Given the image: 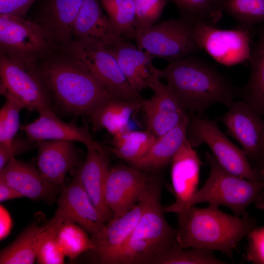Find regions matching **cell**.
I'll use <instances>...</instances> for the list:
<instances>
[{
	"label": "cell",
	"mask_w": 264,
	"mask_h": 264,
	"mask_svg": "<svg viewBox=\"0 0 264 264\" xmlns=\"http://www.w3.org/2000/svg\"><path fill=\"white\" fill-rule=\"evenodd\" d=\"M219 206L209 203L203 208L164 206V212L177 215L178 246L219 251L232 258L234 249L257 226V221L248 214L242 217L227 214Z\"/></svg>",
	"instance_id": "6da1fadb"
},
{
	"label": "cell",
	"mask_w": 264,
	"mask_h": 264,
	"mask_svg": "<svg viewBox=\"0 0 264 264\" xmlns=\"http://www.w3.org/2000/svg\"><path fill=\"white\" fill-rule=\"evenodd\" d=\"M162 77L185 110L199 116L214 105L229 107L239 94V88L217 68L191 56L170 61L161 70Z\"/></svg>",
	"instance_id": "7a4b0ae2"
},
{
	"label": "cell",
	"mask_w": 264,
	"mask_h": 264,
	"mask_svg": "<svg viewBox=\"0 0 264 264\" xmlns=\"http://www.w3.org/2000/svg\"><path fill=\"white\" fill-rule=\"evenodd\" d=\"M39 71L57 103L72 114L89 116L113 98L85 67L72 58L48 62Z\"/></svg>",
	"instance_id": "3957f363"
},
{
	"label": "cell",
	"mask_w": 264,
	"mask_h": 264,
	"mask_svg": "<svg viewBox=\"0 0 264 264\" xmlns=\"http://www.w3.org/2000/svg\"><path fill=\"white\" fill-rule=\"evenodd\" d=\"M160 188L154 179L144 210L113 264H151L161 252L177 244L176 230L168 223L164 216Z\"/></svg>",
	"instance_id": "277c9868"
},
{
	"label": "cell",
	"mask_w": 264,
	"mask_h": 264,
	"mask_svg": "<svg viewBox=\"0 0 264 264\" xmlns=\"http://www.w3.org/2000/svg\"><path fill=\"white\" fill-rule=\"evenodd\" d=\"M205 156L210 173L204 185L191 199L190 206L205 202L224 205L237 217L247 215L246 209L251 204L264 209L263 181L250 180L229 173L210 152H206Z\"/></svg>",
	"instance_id": "5b68a950"
},
{
	"label": "cell",
	"mask_w": 264,
	"mask_h": 264,
	"mask_svg": "<svg viewBox=\"0 0 264 264\" xmlns=\"http://www.w3.org/2000/svg\"><path fill=\"white\" fill-rule=\"evenodd\" d=\"M0 93L9 95L23 108L39 113L51 107L49 91L35 65V59L0 53Z\"/></svg>",
	"instance_id": "8992f818"
},
{
	"label": "cell",
	"mask_w": 264,
	"mask_h": 264,
	"mask_svg": "<svg viewBox=\"0 0 264 264\" xmlns=\"http://www.w3.org/2000/svg\"><path fill=\"white\" fill-rule=\"evenodd\" d=\"M61 49L85 67L114 99L141 102L140 92L129 83L105 46L92 41L73 40Z\"/></svg>",
	"instance_id": "52a82bcc"
},
{
	"label": "cell",
	"mask_w": 264,
	"mask_h": 264,
	"mask_svg": "<svg viewBox=\"0 0 264 264\" xmlns=\"http://www.w3.org/2000/svg\"><path fill=\"white\" fill-rule=\"evenodd\" d=\"M186 138L195 147L205 144L216 160L229 173L247 179L263 181L262 174L249 162L242 149L232 143L214 121L190 113Z\"/></svg>",
	"instance_id": "ba28073f"
},
{
	"label": "cell",
	"mask_w": 264,
	"mask_h": 264,
	"mask_svg": "<svg viewBox=\"0 0 264 264\" xmlns=\"http://www.w3.org/2000/svg\"><path fill=\"white\" fill-rule=\"evenodd\" d=\"M194 24L182 17L154 24L136 34L137 46L153 58L169 62L191 56L200 50L194 37Z\"/></svg>",
	"instance_id": "9c48e42d"
},
{
	"label": "cell",
	"mask_w": 264,
	"mask_h": 264,
	"mask_svg": "<svg viewBox=\"0 0 264 264\" xmlns=\"http://www.w3.org/2000/svg\"><path fill=\"white\" fill-rule=\"evenodd\" d=\"M220 120L241 145L250 165L264 170V119L243 100L234 101Z\"/></svg>",
	"instance_id": "30bf717a"
},
{
	"label": "cell",
	"mask_w": 264,
	"mask_h": 264,
	"mask_svg": "<svg viewBox=\"0 0 264 264\" xmlns=\"http://www.w3.org/2000/svg\"><path fill=\"white\" fill-rule=\"evenodd\" d=\"M215 25L201 22L194 23V35L200 50L226 66L249 61L252 49L250 29L240 27L222 29Z\"/></svg>",
	"instance_id": "8fae6325"
},
{
	"label": "cell",
	"mask_w": 264,
	"mask_h": 264,
	"mask_svg": "<svg viewBox=\"0 0 264 264\" xmlns=\"http://www.w3.org/2000/svg\"><path fill=\"white\" fill-rule=\"evenodd\" d=\"M51 44L39 22L23 17L0 14V53L35 59Z\"/></svg>",
	"instance_id": "7c38bea8"
},
{
	"label": "cell",
	"mask_w": 264,
	"mask_h": 264,
	"mask_svg": "<svg viewBox=\"0 0 264 264\" xmlns=\"http://www.w3.org/2000/svg\"><path fill=\"white\" fill-rule=\"evenodd\" d=\"M154 179L135 167L118 165L110 168L107 178L104 198L113 218L131 210L144 197Z\"/></svg>",
	"instance_id": "4fadbf2b"
},
{
	"label": "cell",
	"mask_w": 264,
	"mask_h": 264,
	"mask_svg": "<svg viewBox=\"0 0 264 264\" xmlns=\"http://www.w3.org/2000/svg\"><path fill=\"white\" fill-rule=\"evenodd\" d=\"M161 78V70L151 82L150 88L154 92L153 96L141 102L147 130L156 137L173 129L190 115L172 88L160 81Z\"/></svg>",
	"instance_id": "5bb4252c"
},
{
	"label": "cell",
	"mask_w": 264,
	"mask_h": 264,
	"mask_svg": "<svg viewBox=\"0 0 264 264\" xmlns=\"http://www.w3.org/2000/svg\"><path fill=\"white\" fill-rule=\"evenodd\" d=\"M53 217L63 223L71 222L82 227L94 241L106 225L84 188L77 172L70 184L64 186Z\"/></svg>",
	"instance_id": "9a60e30c"
},
{
	"label": "cell",
	"mask_w": 264,
	"mask_h": 264,
	"mask_svg": "<svg viewBox=\"0 0 264 264\" xmlns=\"http://www.w3.org/2000/svg\"><path fill=\"white\" fill-rule=\"evenodd\" d=\"M149 188L144 197L131 210L120 217L113 218L106 224L100 235L93 241L95 247L92 251L101 263L113 264L144 210Z\"/></svg>",
	"instance_id": "2e32d148"
},
{
	"label": "cell",
	"mask_w": 264,
	"mask_h": 264,
	"mask_svg": "<svg viewBox=\"0 0 264 264\" xmlns=\"http://www.w3.org/2000/svg\"><path fill=\"white\" fill-rule=\"evenodd\" d=\"M171 163V181L176 202L170 205L175 207L189 206L198 191L202 162L186 137Z\"/></svg>",
	"instance_id": "e0dca14e"
},
{
	"label": "cell",
	"mask_w": 264,
	"mask_h": 264,
	"mask_svg": "<svg viewBox=\"0 0 264 264\" xmlns=\"http://www.w3.org/2000/svg\"><path fill=\"white\" fill-rule=\"evenodd\" d=\"M39 114L35 121L22 127L29 140L35 143L50 140L76 141L87 147L107 152L105 148L93 140L87 129L62 121L52 109Z\"/></svg>",
	"instance_id": "ac0fdd59"
},
{
	"label": "cell",
	"mask_w": 264,
	"mask_h": 264,
	"mask_svg": "<svg viewBox=\"0 0 264 264\" xmlns=\"http://www.w3.org/2000/svg\"><path fill=\"white\" fill-rule=\"evenodd\" d=\"M105 47L115 59L130 84L139 92L150 88L154 76L161 71L154 66V58L149 53L126 39Z\"/></svg>",
	"instance_id": "d6986e66"
},
{
	"label": "cell",
	"mask_w": 264,
	"mask_h": 264,
	"mask_svg": "<svg viewBox=\"0 0 264 264\" xmlns=\"http://www.w3.org/2000/svg\"><path fill=\"white\" fill-rule=\"evenodd\" d=\"M37 164L41 176L47 182L63 187L66 173L79 163L73 142L43 140L37 143Z\"/></svg>",
	"instance_id": "ffe728a7"
},
{
	"label": "cell",
	"mask_w": 264,
	"mask_h": 264,
	"mask_svg": "<svg viewBox=\"0 0 264 264\" xmlns=\"http://www.w3.org/2000/svg\"><path fill=\"white\" fill-rule=\"evenodd\" d=\"M101 6L100 0H84L74 25V40L92 41L107 46L124 38Z\"/></svg>",
	"instance_id": "44dd1931"
},
{
	"label": "cell",
	"mask_w": 264,
	"mask_h": 264,
	"mask_svg": "<svg viewBox=\"0 0 264 264\" xmlns=\"http://www.w3.org/2000/svg\"><path fill=\"white\" fill-rule=\"evenodd\" d=\"M86 160L78 173L82 184L102 219L108 223L113 214L106 204L105 184L109 172L110 159L107 152L87 147Z\"/></svg>",
	"instance_id": "7402d4cb"
},
{
	"label": "cell",
	"mask_w": 264,
	"mask_h": 264,
	"mask_svg": "<svg viewBox=\"0 0 264 264\" xmlns=\"http://www.w3.org/2000/svg\"><path fill=\"white\" fill-rule=\"evenodd\" d=\"M84 0H47L41 12L40 23L51 44L66 46L73 37L75 22Z\"/></svg>",
	"instance_id": "603a6c76"
},
{
	"label": "cell",
	"mask_w": 264,
	"mask_h": 264,
	"mask_svg": "<svg viewBox=\"0 0 264 264\" xmlns=\"http://www.w3.org/2000/svg\"><path fill=\"white\" fill-rule=\"evenodd\" d=\"M0 179L32 200L54 199L56 192L63 187L46 181L33 166L11 158L0 170Z\"/></svg>",
	"instance_id": "cb8c5ba5"
},
{
	"label": "cell",
	"mask_w": 264,
	"mask_h": 264,
	"mask_svg": "<svg viewBox=\"0 0 264 264\" xmlns=\"http://www.w3.org/2000/svg\"><path fill=\"white\" fill-rule=\"evenodd\" d=\"M190 115L176 127L157 137L141 158L132 164L142 170H155L171 162L186 137Z\"/></svg>",
	"instance_id": "d4e9b609"
},
{
	"label": "cell",
	"mask_w": 264,
	"mask_h": 264,
	"mask_svg": "<svg viewBox=\"0 0 264 264\" xmlns=\"http://www.w3.org/2000/svg\"><path fill=\"white\" fill-rule=\"evenodd\" d=\"M249 62V78L245 85L240 89L239 96L264 118V23L251 49Z\"/></svg>",
	"instance_id": "484cf974"
},
{
	"label": "cell",
	"mask_w": 264,
	"mask_h": 264,
	"mask_svg": "<svg viewBox=\"0 0 264 264\" xmlns=\"http://www.w3.org/2000/svg\"><path fill=\"white\" fill-rule=\"evenodd\" d=\"M141 109V102L112 98L95 110L89 116L95 130L106 129L112 136L129 130L133 113Z\"/></svg>",
	"instance_id": "4316f807"
},
{
	"label": "cell",
	"mask_w": 264,
	"mask_h": 264,
	"mask_svg": "<svg viewBox=\"0 0 264 264\" xmlns=\"http://www.w3.org/2000/svg\"><path fill=\"white\" fill-rule=\"evenodd\" d=\"M50 225L32 224L27 227L13 242L1 251L0 264H32L36 259L40 238Z\"/></svg>",
	"instance_id": "83f0119b"
},
{
	"label": "cell",
	"mask_w": 264,
	"mask_h": 264,
	"mask_svg": "<svg viewBox=\"0 0 264 264\" xmlns=\"http://www.w3.org/2000/svg\"><path fill=\"white\" fill-rule=\"evenodd\" d=\"M156 138L148 130H128L113 136L110 151L119 158L132 164L147 153Z\"/></svg>",
	"instance_id": "f1b7e54d"
},
{
	"label": "cell",
	"mask_w": 264,
	"mask_h": 264,
	"mask_svg": "<svg viewBox=\"0 0 264 264\" xmlns=\"http://www.w3.org/2000/svg\"><path fill=\"white\" fill-rule=\"evenodd\" d=\"M153 264H226L217 257L212 250L182 248L175 244L161 252L151 262Z\"/></svg>",
	"instance_id": "f546056e"
},
{
	"label": "cell",
	"mask_w": 264,
	"mask_h": 264,
	"mask_svg": "<svg viewBox=\"0 0 264 264\" xmlns=\"http://www.w3.org/2000/svg\"><path fill=\"white\" fill-rule=\"evenodd\" d=\"M58 242L66 257L72 260L82 253L93 250L95 244L87 232L79 225L71 222L62 223L58 232Z\"/></svg>",
	"instance_id": "4dcf8cb0"
},
{
	"label": "cell",
	"mask_w": 264,
	"mask_h": 264,
	"mask_svg": "<svg viewBox=\"0 0 264 264\" xmlns=\"http://www.w3.org/2000/svg\"><path fill=\"white\" fill-rule=\"evenodd\" d=\"M223 12L232 17L238 27L250 29L264 23V0H221Z\"/></svg>",
	"instance_id": "1f68e13d"
},
{
	"label": "cell",
	"mask_w": 264,
	"mask_h": 264,
	"mask_svg": "<svg viewBox=\"0 0 264 264\" xmlns=\"http://www.w3.org/2000/svg\"><path fill=\"white\" fill-rule=\"evenodd\" d=\"M107 15L126 39L135 40V7L134 0H100Z\"/></svg>",
	"instance_id": "d6a6232c"
},
{
	"label": "cell",
	"mask_w": 264,
	"mask_h": 264,
	"mask_svg": "<svg viewBox=\"0 0 264 264\" xmlns=\"http://www.w3.org/2000/svg\"><path fill=\"white\" fill-rule=\"evenodd\" d=\"M179 10L181 17L196 22L215 25L222 18L220 0H172Z\"/></svg>",
	"instance_id": "836d02e7"
},
{
	"label": "cell",
	"mask_w": 264,
	"mask_h": 264,
	"mask_svg": "<svg viewBox=\"0 0 264 264\" xmlns=\"http://www.w3.org/2000/svg\"><path fill=\"white\" fill-rule=\"evenodd\" d=\"M49 226L42 234L38 243L36 260L40 264H62L65 256L59 246L57 235L62 222L52 219Z\"/></svg>",
	"instance_id": "e575fe53"
},
{
	"label": "cell",
	"mask_w": 264,
	"mask_h": 264,
	"mask_svg": "<svg viewBox=\"0 0 264 264\" xmlns=\"http://www.w3.org/2000/svg\"><path fill=\"white\" fill-rule=\"evenodd\" d=\"M0 110V143L11 141L20 128V112L23 108L18 100L9 95Z\"/></svg>",
	"instance_id": "d590c367"
},
{
	"label": "cell",
	"mask_w": 264,
	"mask_h": 264,
	"mask_svg": "<svg viewBox=\"0 0 264 264\" xmlns=\"http://www.w3.org/2000/svg\"><path fill=\"white\" fill-rule=\"evenodd\" d=\"M135 7V29L141 33L155 24L160 18L167 0H134Z\"/></svg>",
	"instance_id": "8d00e7d4"
},
{
	"label": "cell",
	"mask_w": 264,
	"mask_h": 264,
	"mask_svg": "<svg viewBox=\"0 0 264 264\" xmlns=\"http://www.w3.org/2000/svg\"><path fill=\"white\" fill-rule=\"evenodd\" d=\"M247 237L246 261L254 264H264V226H256Z\"/></svg>",
	"instance_id": "74e56055"
},
{
	"label": "cell",
	"mask_w": 264,
	"mask_h": 264,
	"mask_svg": "<svg viewBox=\"0 0 264 264\" xmlns=\"http://www.w3.org/2000/svg\"><path fill=\"white\" fill-rule=\"evenodd\" d=\"M37 143L22 137H15L11 141L0 143V170L12 158L32 148Z\"/></svg>",
	"instance_id": "f35d334b"
},
{
	"label": "cell",
	"mask_w": 264,
	"mask_h": 264,
	"mask_svg": "<svg viewBox=\"0 0 264 264\" xmlns=\"http://www.w3.org/2000/svg\"><path fill=\"white\" fill-rule=\"evenodd\" d=\"M37 0H0V14L23 17Z\"/></svg>",
	"instance_id": "ab89813d"
},
{
	"label": "cell",
	"mask_w": 264,
	"mask_h": 264,
	"mask_svg": "<svg viewBox=\"0 0 264 264\" xmlns=\"http://www.w3.org/2000/svg\"><path fill=\"white\" fill-rule=\"evenodd\" d=\"M12 220L8 211L4 207L0 205V240L6 238L10 233Z\"/></svg>",
	"instance_id": "60d3db41"
},
{
	"label": "cell",
	"mask_w": 264,
	"mask_h": 264,
	"mask_svg": "<svg viewBox=\"0 0 264 264\" xmlns=\"http://www.w3.org/2000/svg\"><path fill=\"white\" fill-rule=\"evenodd\" d=\"M22 197V196L16 190L0 179V201Z\"/></svg>",
	"instance_id": "b9f144b4"
},
{
	"label": "cell",
	"mask_w": 264,
	"mask_h": 264,
	"mask_svg": "<svg viewBox=\"0 0 264 264\" xmlns=\"http://www.w3.org/2000/svg\"><path fill=\"white\" fill-rule=\"evenodd\" d=\"M262 175H263V182H264V170L262 172ZM263 194H264V190H263Z\"/></svg>",
	"instance_id": "7bdbcfd3"
}]
</instances>
